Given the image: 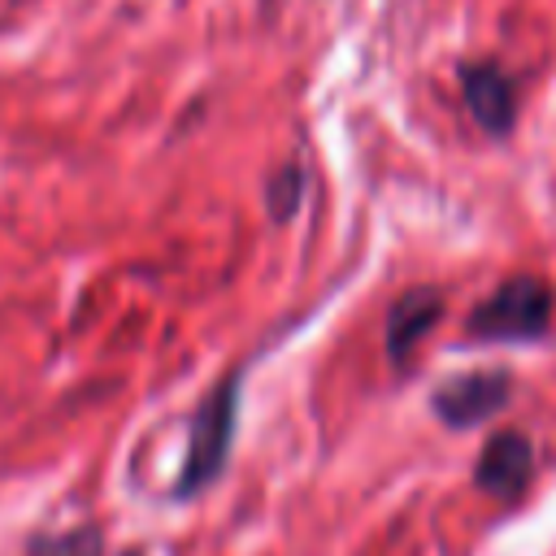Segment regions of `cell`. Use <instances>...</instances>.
<instances>
[{
    "instance_id": "cell-5",
    "label": "cell",
    "mask_w": 556,
    "mask_h": 556,
    "mask_svg": "<svg viewBox=\"0 0 556 556\" xmlns=\"http://www.w3.org/2000/svg\"><path fill=\"white\" fill-rule=\"evenodd\" d=\"M534 482V443L526 430L504 426L495 434H486L478 460H473V486L500 504H513L526 495V486Z\"/></svg>"
},
{
    "instance_id": "cell-8",
    "label": "cell",
    "mask_w": 556,
    "mask_h": 556,
    "mask_svg": "<svg viewBox=\"0 0 556 556\" xmlns=\"http://www.w3.org/2000/svg\"><path fill=\"white\" fill-rule=\"evenodd\" d=\"M304 195H308V178H304V165L300 161H287L282 169H274L265 178V208H269V222H291L300 208H304Z\"/></svg>"
},
{
    "instance_id": "cell-2",
    "label": "cell",
    "mask_w": 556,
    "mask_h": 556,
    "mask_svg": "<svg viewBox=\"0 0 556 556\" xmlns=\"http://www.w3.org/2000/svg\"><path fill=\"white\" fill-rule=\"evenodd\" d=\"M556 291L543 274H513L495 282L465 317V339L486 348L508 343H543L552 334Z\"/></svg>"
},
{
    "instance_id": "cell-7",
    "label": "cell",
    "mask_w": 556,
    "mask_h": 556,
    "mask_svg": "<svg viewBox=\"0 0 556 556\" xmlns=\"http://www.w3.org/2000/svg\"><path fill=\"white\" fill-rule=\"evenodd\" d=\"M22 556H104V530L91 521L65 530H35Z\"/></svg>"
},
{
    "instance_id": "cell-4",
    "label": "cell",
    "mask_w": 556,
    "mask_h": 556,
    "mask_svg": "<svg viewBox=\"0 0 556 556\" xmlns=\"http://www.w3.org/2000/svg\"><path fill=\"white\" fill-rule=\"evenodd\" d=\"M456 83H460V100H465L473 126L486 139H508L517 130L521 91H517V78L500 61H491V56L460 61L456 65Z\"/></svg>"
},
{
    "instance_id": "cell-6",
    "label": "cell",
    "mask_w": 556,
    "mask_h": 556,
    "mask_svg": "<svg viewBox=\"0 0 556 556\" xmlns=\"http://www.w3.org/2000/svg\"><path fill=\"white\" fill-rule=\"evenodd\" d=\"M447 313V295L430 282H417L408 291H400L387 308V321H382V348H387V361L400 369L413 361V352L426 343V334L443 321Z\"/></svg>"
},
{
    "instance_id": "cell-3",
    "label": "cell",
    "mask_w": 556,
    "mask_h": 556,
    "mask_svg": "<svg viewBox=\"0 0 556 556\" xmlns=\"http://www.w3.org/2000/svg\"><path fill=\"white\" fill-rule=\"evenodd\" d=\"M508 400H513V374L491 365V369L447 374L443 382H434L430 413L447 430H473V426H486L491 417H500L508 408Z\"/></svg>"
},
{
    "instance_id": "cell-1",
    "label": "cell",
    "mask_w": 556,
    "mask_h": 556,
    "mask_svg": "<svg viewBox=\"0 0 556 556\" xmlns=\"http://www.w3.org/2000/svg\"><path fill=\"white\" fill-rule=\"evenodd\" d=\"M239 400H243V369L222 374L195 404L187 421V452L178 460V473L169 482V500L191 504L204 495L230 465L235 434H239Z\"/></svg>"
}]
</instances>
